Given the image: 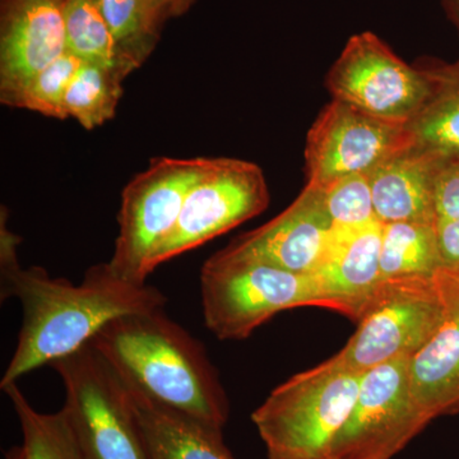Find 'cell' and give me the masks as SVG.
Segmentation results:
<instances>
[{
	"mask_svg": "<svg viewBox=\"0 0 459 459\" xmlns=\"http://www.w3.org/2000/svg\"><path fill=\"white\" fill-rule=\"evenodd\" d=\"M439 270L437 223L402 221L382 225V281L435 279Z\"/></svg>",
	"mask_w": 459,
	"mask_h": 459,
	"instance_id": "d6986e66",
	"label": "cell"
},
{
	"mask_svg": "<svg viewBox=\"0 0 459 459\" xmlns=\"http://www.w3.org/2000/svg\"><path fill=\"white\" fill-rule=\"evenodd\" d=\"M429 422L411 391L410 359L385 362L362 373L358 398L327 459H392Z\"/></svg>",
	"mask_w": 459,
	"mask_h": 459,
	"instance_id": "30bf717a",
	"label": "cell"
},
{
	"mask_svg": "<svg viewBox=\"0 0 459 459\" xmlns=\"http://www.w3.org/2000/svg\"><path fill=\"white\" fill-rule=\"evenodd\" d=\"M413 146L406 126L385 122L332 99L309 129L305 144L307 186L325 188L353 174H370Z\"/></svg>",
	"mask_w": 459,
	"mask_h": 459,
	"instance_id": "8fae6325",
	"label": "cell"
},
{
	"mask_svg": "<svg viewBox=\"0 0 459 459\" xmlns=\"http://www.w3.org/2000/svg\"><path fill=\"white\" fill-rule=\"evenodd\" d=\"M446 316L434 336L410 359L413 398L430 421L459 412V277L437 273Z\"/></svg>",
	"mask_w": 459,
	"mask_h": 459,
	"instance_id": "9a60e30c",
	"label": "cell"
},
{
	"mask_svg": "<svg viewBox=\"0 0 459 459\" xmlns=\"http://www.w3.org/2000/svg\"><path fill=\"white\" fill-rule=\"evenodd\" d=\"M204 322L219 340H246L276 314L318 307L312 276L232 255L223 247L201 270Z\"/></svg>",
	"mask_w": 459,
	"mask_h": 459,
	"instance_id": "277c9868",
	"label": "cell"
},
{
	"mask_svg": "<svg viewBox=\"0 0 459 459\" xmlns=\"http://www.w3.org/2000/svg\"><path fill=\"white\" fill-rule=\"evenodd\" d=\"M435 63L407 65L379 36L356 33L325 77L332 99L385 122L409 126L430 99Z\"/></svg>",
	"mask_w": 459,
	"mask_h": 459,
	"instance_id": "ba28073f",
	"label": "cell"
},
{
	"mask_svg": "<svg viewBox=\"0 0 459 459\" xmlns=\"http://www.w3.org/2000/svg\"><path fill=\"white\" fill-rule=\"evenodd\" d=\"M382 223L360 228H333L319 267L312 274L319 307L360 318L380 276Z\"/></svg>",
	"mask_w": 459,
	"mask_h": 459,
	"instance_id": "5bb4252c",
	"label": "cell"
},
{
	"mask_svg": "<svg viewBox=\"0 0 459 459\" xmlns=\"http://www.w3.org/2000/svg\"><path fill=\"white\" fill-rule=\"evenodd\" d=\"M128 71L150 57L160 40L162 23L144 0H95Z\"/></svg>",
	"mask_w": 459,
	"mask_h": 459,
	"instance_id": "7402d4cb",
	"label": "cell"
},
{
	"mask_svg": "<svg viewBox=\"0 0 459 459\" xmlns=\"http://www.w3.org/2000/svg\"><path fill=\"white\" fill-rule=\"evenodd\" d=\"M68 53L60 0H0V102Z\"/></svg>",
	"mask_w": 459,
	"mask_h": 459,
	"instance_id": "7c38bea8",
	"label": "cell"
},
{
	"mask_svg": "<svg viewBox=\"0 0 459 459\" xmlns=\"http://www.w3.org/2000/svg\"><path fill=\"white\" fill-rule=\"evenodd\" d=\"M4 459H26L25 457V449L23 446H13V448L9 449L7 453H5Z\"/></svg>",
	"mask_w": 459,
	"mask_h": 459,
	"instance_id": "f546056e",
	"label": "cell"
},
{
	"mask_svg": "<svg viewBox=\"0 0 459 459\" xmlns=\"http://www.w3.org/2000/svg\"><path fill=\"white\" fill-rule=\"evenodd\" d=\"M193 2H195V0H186V3H188L189 8H190V5H192Z\"/></svg>",
	"mask_w": 459,
	"mask_h": 459,
	"instance_id": "4dcf8cb0",
	"label": "cell"
},
{
	"mask_svg": "<svg viewBox=\"0 0 459 459\" xmlns=\"http://www.w3.org/2000/svg\"><path fill=\"white\" fill-rule=\"evenodd\" d=\"M7 217V211L2 208L0 298L2 301L20 300L23 322L0 388L80 351L111 320L162 310L168 303L157 287L124 280L108 263L90 267L80 285L54 279L36 265L21 267L17 256L20 241L8 229Z\"/></svg>",
	"mask_w": 459,
	"mask_h": 459,
	"instance_id": "6da1fadb",
	"label": "cell"
},
{
	"mask_svg": "<svg viewBox=\"0 0 459 459\" xmlns=\"http://www.w3.org/2000/svg\"><path fill=\"white\" fill-rule=\"evenodd\" d=\"M332 229L322 192L305 186L279 216L235 238L225 249L232 255L312 276L325 255Z\"/></svg>",
	"mask_w": 459,
	"mask_h": 459,
	"instance_id": "4fadbf2b",
	"label": "cell"
},
{
	"mask_svg": "<svg viewBox=\"0 0 459 459\" xmlns=\"http://www.w3.org/2000/svg\"><path fill=\"white\" fill-rule=\"evenodd\" d=\"M318 189L333 228H360L377 221L369 174L347 175Z\"/></svg>",
	"mask_w": 459,
	"mask_h": 459,
	"instance_id": "d4e9b609",
	"label": "cell"
},
{
	"mask_svg": "<svg viewBox=\"0 0 459 459\" xmlns=\"http://www.w3.org/2000/svg\"><path fill=\"white\" fill-rule=\"evenodd\" d=\"M126 78L117 69L81 62L66 90V115L87 131L113 119Z\"/></svg>",
	"mask_w": 459,
	"mask_h": 459,
	"instance_id": "ffe728a7",
	"label": "cell"
},
{
	"mask_svg": "<svg viewBox=\"0 0 459 459\" xmlns=\"http://www.w3.org/2000/svg\"><path fill=\"white\" fill-rule=\"evenodd\" d=\"M362 373L331 359L277 386L253 412L268 459H325L353 409Z\"/></svg>",
	"mask_w": 459,
	"mask_h": 459,
	"instance_id": "3957f363",
	"label": "cell"
},
{
	"mask_svg": "<svg viewBox=\"0 0 459 459\" xmlns=\"http://www.w3.org/2000/svg\"><path fill=\"white\" fill-rule=\"evenodd\" d=\"M435 87L430 99L407 126L413 146L442 162L459 160V68L435 63Z\"/></svg>",
	"mask_w": 459,
	"mask_h": 459,
	"instance_id": "ac0fdd59",
	"label": "cell"
},
{
	"mask_svg": "<svg viewBox=\"0 0 459 459\" xmlns=\"http://www.w3.org/2000/svg\"><path fill=\"white\" fill-rule=\"evenodd\" d=\"M439 273L459 277V219L437 222Z\"/></svg>",
	"mask_w": 459,
	"mask_h": 459,
	"instance_id": "4316f807",
	"label": "cell"
},
{
	"mask_svg": "<svg viewBox=\"0 0 459 459\" xmlns=\"http://www.w3.org/2000/svg\"><path fill=\"white\" fill-rule=\"evenodd\" d=\"M442 164L412 146L374 169L369 178L377 221L437 223L435 188Z\"/></svg>",
	"mask_w": 459,
	"mask_h": 459,
	"instance_id": "2e32d148",
	"label": "cell"
},
{
	"mask_svg": "<svg viewBox=\"0 0 459 459\" xmlns=\"http://www.w3.org/2000/svg\"><path fill=\"white\" fill-rule=\"evenodd\" d=\"M50 367L65 385L62 410L84 459H151L126 386L92 344Z\"/></svg>",
	"mask_w": 459,
	"mask_h": 459,
	"instance_id": "5b68a950",
	"label": "cell"
},
{
	"mask_svg": "<svg viewBox=\"0 0 459 459\" xmlns=\"http://www.w3.org/2000/svg\"><path fill=\"white\" fill-rule=\"evenodd\" d=\"M82 60L74 54L65 53L47 68L39 72L22 90L9 98L3 105L26 108L35 113L65 120V95L69 83Z\"/></svg>",
	"mask_w": 459,
	"mask_h": 459,
	"instance_id": "cb8c5ba5",
	"label": "cell"
},
{
	"mask_svg": "<svg viewBox=\"0 0 459 459\" xmlns=\"http://www.w3.org/2000/svg\"><path fill=\"white\" fill-rule=\"evenodd\" d=\"M124 385L183 418L222 433L229 402L204 344L156 312L111 320L90 342Z\"/></svg>",
	"mask_w": 459,
	"mask_h": 459,
	"instance_id": "7a4b0ae2",
	"label": "cell"
},
{
	"mask_svg": "<svg viewBox=\"0 0 459 459\" xmlns=\"http://www.w3.org/2000/svg\"><path fill=\"white\" fill-rule=\"evenodd\" d=\"M446 316V298L435 279L385 280L358 320V329L331 360L365 373L411 359L434 336Z\"/></svg>",
	"mask_w": 459,
	"mask_h": 459,
	"instance_id": "8992f818",
	"label": "cell"
},
{
	"mask_svg": "<svg viewBox=\"0 0 459 459\" xmlns=\"http://www.w3.org/2000/svg\"><path fill=\"white\" fill-rule=\"evenodd\" d=\"M325 459H327V458H325Z\"/></svg>",
	"mask_w": 459,
	"mask_h": 459,
	"instance_id": "1f68e13d",
	"label": "cell"
},
{
	"mask_svg": "<svg viewBox=\"0 0 459 459\" xmlns=\"http://www.w3.org/2000/svg\"><path fill=\"white\" fill-rule=\"evenodd\" d=\"M270 199L264 174L255 162L229 157L207 159L204 171L186 193L177 225L151 259V273L165 262L259 216L267 210Z\"/></svg>",
	"mask_w": 459,
	"mask_h": 459,
	"instance_id": "9c48e42d",
	"label": "cell"
},
{
	"mask_svg": "<svg viewBox=\"0 0 459 459\" xmlns=\"http://www.w3.org/2000/svg\"><path fill=\"white\" fill-rule=\"evenodd\" d=\"M207 159L156 157L123 190L117 240L108 265L117 276L146 285L150 262L177 225L190 186Z\"/></svg>",
	"mask_w": 459,
	"mask_h": 459,
	"instance_id": "52a82bcc",
	"label": "cell"
},
{
	"mask_svg": "<svg viewBox=\"0 0 459 459\" xmlns=\"http://www.w3.org/2000/svg\"><path fill=\"white\" fill-rule=\"evenodd\" d=\"M437 221L459 219V160L440 165L435 188Z\"/></svg>",
	"mask_w": 459,
	"mask_h": 459,
	"instance_id": "484cf974",
	"label": "cell"
},
{
	"mask_svg": "<svg viewBox=\"0 0 459 459\" xmlns=\"http://www.w3.org/2000/svg\"><path fill=\"white\" fill-rule=\"evenodd\" d=\"M126 389L151 459H235L223 443L222 433L161 409L128 386Z\"/></svg>",
	"mask_w": 459,
	"mask_h": 459,
	"instance_id": "e0dca14e",
	"label": "cell"
},
{
	"mask_svg": "<svg viewBox=\"0 0 459 459\" xmlns=\"http://www.w3.org/2000/svg\"><path fill=\"white\" fill-rule=\"evenodd\" d=\"M443 5L444 9H446V16L452 21L459 35V0H443ZM455 65L459 68V57Z\"/></svg>",
	"mask_w": 459,
	"mask_h": 459,
	"instance_id": "f1b7e54d",
	"label": "cell"
},
{
	"mask_svg": "<svg viewBox=\"0 0 459 459\" xmlns=\"http://www.w3.org/2000/svg\"><path fill=\"white\" fill-rule=\"evenodd\" d=\"M144 3L161 23L169 18L181 16L189 9L186 0H144Z\"/></svg>",
	"mask_w": 459,
	"mask_h": 459,
	"instance_id": "83f0119b",
	"label": "cell"
},
{
	"mask_svg": "<svg viewBox=\"0 0 459 459\" xmlns=\"http://www.w3.org/2000/svg\"><path fill=\"white\" fill-rule=\"evenodd\" d=\"M65 18L66 50L91 65L117 69L128 77L110 30L95 0H60Z\"/></svg>",
	"mask_w": 459,
	"mask_h": 459,
	"instance_id": "603a6c76",
	"label": "cell"
},
{
	"mask_svg": "<svg viewBox=\"0 0 459 459\" xmlns=\"http://www.w3.org/2000/svg\"><path fill=\"white\" fill-rule=\"evenodd\" d=\"M20 420L26 459H84L65 412L36 411L17 383L2 388Z\"/></svg>",
	"mask_w": 459,
	"mask_h": 459,
	"instance_id": "44dd1931",
	"label": "cell"
}]
</instances>
